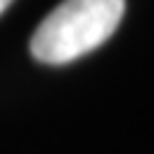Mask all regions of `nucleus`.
I'll return each mask as SVG.
<instances>
[{"mask_svg":"<svg viewBox=\"0 0 154 154\" xmlns=\"http://www.w3.org/2000/svg\"><path fill=\"white\" fill-rule=\"evenodd\" d=\"M124 0H64L30 39V53L44 64H69L99 48L117 30Z\"/></svg>","mask_w":154,"mask_h":154,"instance_id":"nucleus-1","label":"nucleus"},{"mask_svg":"<svg viewBox=\"0 0 154 154\" xmlns=\"http://www.w3.org/2000/svg\"><path fill=\"white\" fill-rule=\"evenodd\" d=\"M9 5H12V0H0V14L5 12V9H7Z\"/></svg>","mask_w":154,"mask_h":154,"instance_id":"nucleus-2","label":"nucleus"}]
</instances>
